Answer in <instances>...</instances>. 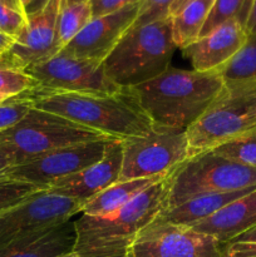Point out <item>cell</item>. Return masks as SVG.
<instances>
[{"label":"cell","instance_id":"cell-1","mask_svg":"<svg viewBox=\"0 0 256 257\" xmlns=\"http://www.w3.org/2000/svg\"><path fill=\"white\" fill-rule=\"evenodd\" d=\"M30 97L38 109L62 115L110 140L122 142L141 137L153 128L131 88L113 94L44 92L37 88Z\"/></svg>","mask_w":256,"mask_h":257},{"label":"cell","instance_id":"cell-2","mask_svg":"<svg viewBox=\"0 0 256 257\" xmlns=\"http://www.w3.org/2000/svg\"><path fill=\"white\" fill-rule=\"evenodd\" d=\"M223 87L225 82L218 72L168 68L155 79L131 89L153 124L186 131Z\"/></svg>","mask_w":256,"mask_h":257},{"label":"cell","instance_id":"cell-3","mask_svg":"<svg viewBox=\"0 0 256 257\" xmlns=\"http://www.w3.org/2000/svg\"><path fill=\"white\" fill-rule=\"evenodd\" d=\"M170 176L110 215L82 213L74 220L77 232L74 252L79 257H130L138 233L163 210Z\"/></svg>","mask_w":256,"mask_h":257},{"label":"cell","instance_id":"cell-4","mask_svg":"<svg viewBox=\"0 0 256 257\" xmlns=\"http://www.w3.org/2000/svg\"><path fill=\"white\" fill-rule=\"evenodd\" d=\"M171 17L131 28L103 62L105 73L120 88L155 79L170 68L175 50Z\"/></svg>","mask_w":256,"mask_h":257},{"label":"cell","instance_id":"cell-5","mask_svg":"<svg viewBox=\"0 0 256 257\" xmlns=\"http://www.w3.org/2000/svg\"><path fill=\"white\" fill-rule=\"evenodd\" d=\"M256 128V84H225L201 117L186 130L191 157Z\"/></svg>","mask_w":256,"mask_h":257},{"label":"cell","instance_id":"cell-6","mask_svg":"<svg viewBox=\"0 0 256 257\" xmlns=\"http://www.w3.org/2000/svg\"><path fill=\"white\" fill-rule=\"evenodd\" d=\"M102 140L110 138L62 115L33 107L17 124L0 132V148L14 158L15 165H20L53 150Z\"/></svg>","mask_w":256,"mask_h":257},{"label":"cell","instance_id":"cell-7","mask_svg":"<svg viewBox=\"0 0 256 257\" xmlns=\"http://www.w3.org/2000/svg\"><path fill=\"white\" fill-rule=\"evenodd\" d=\"M256 187V168L226 160L212 151L193 156L170 176L163 210L198 195Z\"/></svg>","mask_w":256,"mask_h":257},{"label":"cell","instance_id":"cell-8","mask_svg":"<svg viewBox=\"0 0 256 257\" xmlns=\"http://www.w3.org/2000/svg\"><path fill=\"white\" fill-rule=\"evenodd\" d=\"M119 181L166 176L191 158L186 131L153 124L146 136L120 142Z\"/></svg>","mask_w":256,"mask_h":257},{"label":"cell","instance_id":"cell-9","mask_svg":"<svg viewBox=\"0 0 256 257\" xmlns=\"http://www.w3.org/2000/svg\"><path fill=\"white\" fill-rule=\"evenodd\" d=\"M44 92L113 94L122 88L109 79L103 63L80 59L59 52L25 70Z\"/></svg>","mask_w":256,"mask_h":257},{"label":"cell","instance_id":"cell-10","mask_svg":"<svg viewBox=\"0 0 256 257\" xmlns=\"http://www.w3.org/2000/svg\"><path fill=\"white\" fill-rule=\"evenodd\" d=\"M130 257H225L223 245L195 231L156 218L136 237Z\"/></svg>","mask_w":256,"mask_h":257},{"label":"cell","instance_id":"cell-11","mask_svg":"<svg viewBox=\"0 0 256 257\" xmlns=\"http://www.w3.org/2000/svg\"><path fill=\"white\" fill-rule=\"evenodd\" d=\"M82 203L44 190L0 215V247L24 236L72 220Z\"/></svg>","mask_w":256,"mask_h":257},{"label":"cell","instance_id":"cell-12","mask_svg":"<svg viewBox=\"0 0 256 257\" xmlns=\"http://www.w3.org/2000/svg\"><path fill=\"white\" fill-rule=\"evenodd\" d=\"M59 12L60 0H44L39 9L28 12L24 28L14 38L10 49L0 58V68L25 72L32 65L58 54Z\"/></svg>","mask_w":256,"mask_h":257},{"label":"cell","instance_id":"cell-13","mask_svg":"<svg viewBox=\"0 0 256 257\" xmlns=\"http://www.w3.org/2000/svg\"><path fill=\"white\" fill-rule=\"evenodd\" d=\"M112 141H92L53 150L28 162L13 166L4 177L24 181L47 190L55 181L74 175L102 160Z\"/></svg>","mask_w":256,"mask_h":257},{"label":"cell","instance_id":"cell-14","mask_svg":"<svg viewBox=\"0 0 256 257\" xmlns=\"http://www.w3.org/2000/svg\"><path fill=\"white\" fill-rule=\"evenodd\" d=\"M141 2L112 14L93 18L84 29L60 52L80 59L103 63L138 15Z\"/></svg>","mask_w":256,"mask_h":257},{"label":"cell","instance_id":"cell-15","mask_svg":"<svg viewBox=\"0 0 256 257\" xmlns=\"http://www.w3.org/2000/svg\"><path fill=\"white\" fill-rule=\"evenodd\" d=\"M122 170V145L112 141L104 157L84 170L55 181L47 187L54 195L72 198L84 205L94 196L119 181Z\"/></svg>","mask_w":256,"mask_h":257},{"label":"cell","instance_id":"cell-16","mask_svg":"<svg viewBox=\"0 0 256 257\" xmlns=\"http://www.w3.org/2000/svg\"><path fill=\"white\" fill-rule=\"evenodd\" d=\"M247 38L242 23L232 19L183 48L182 53L190 59L193 70L203 73L218 72L237 54Z\"/></svg>","mask_w":256,"mask_h":257},{"label":"cell","instance_id":"cell-17","mask_svg":"<svg viewBox=\"0 0 256 257\" xmlns=\"http://www.w3.org/2000/svg\"><path fill=\"white\" fill-rule=\"evenodd\" d=\"M256 226V188L190 227L225 246Z\"/></svg>","mask_w":256,"mask_h":257},{"label":"cell","instance_id":"cell-18","mask_svg":"<svg viewBox=\"0 0 256 257\" xmlns=\"http://www.w3.org/2000/svg\"><path fill=\"white\" fill-rule=\"evenodd\" d=\"M74 220L24 236L0 247V257H59L74 251Z\"/></svg>","mask_w":256,"mask_h":257},{"label":"cell","instance_id":"cell-19","mask_svg":"<svg viewBox=\"0 0 256 257\" xmlns=\"http://www.w3.org/2000/svg\"><path fill=\"white\" fill-rule=\"evenodd\" d=\"M256 187L243 188V190L231 191V192H215L198 195L180 205L168 210H162L157 218L175 225L191 226L200 221L206 220L217 212L228 203L243 197Z\"/></svg>","mask_w":256,"mask_h":257},{"label":"cell","instance_id":"cell-20","mask_svg":"<svg viewBox=\"0 0 256 257\" xmlns=\"http://www.w3.org/2000/svg\"><path fill=\"white\" fill-rule=\"evenodd\" d=\"M171 175V173H170ZM166 176H153V177L146 178H135V180L118 181L114 185L109 186L98 193L92 200L87 201L82 206L83 215L88 216H107L115 212L123 206L127 205L130 201L137 197L140 193L147 190L148 187L153 186L155 183L160 182Z\"/></svg>","mask_w":256,"mask_h":257},{"label":"cell","instance_id":"cell-21","mask_svg":"<svg viewBox=\"0 0 256 257\" xmlns=\"http://www.w3.org/2000/svg\"><path fill=\"white\" fill-rule=\"evenodd\" d=\"M215 0H192L171 17L172 38L177 49H183L198 39Z\"/></svg>","mask_w":256,"mask_h":257},{"label":"cell","instance_id":"cell-22","mask_svg":"<svg viewBox=\"0 0 256 257\" xmlns=\"http://www.w3.org/2000/svg\"><path fill=\"white\" fill-rule=\"evenodd\" d=\"M218 73L225 84H256V34L247 38L245 45Z\"/></svg>","mask_w":256,"mask_h":257},{"label":"cell","instance_id":"cell-23","mask_svg":"<svg viewBox=\"0 0 256 257\" xmlns=\"http://www.w3.org/2000/svg\"><path fill=\"white\" fill-rule=\"evenodd\" d=\"M93 19L90 3H75V4L60 7L57 23L58 47L62 50L69 44Z\"/></svg>","mask_w":256,"mask_h":257},{"label":"cell","instance_id":"cell-24","mask_svg":"<svg viewBox=\"0 0 256 257\" xmlns=\"http://www.w3.org/2000/svg\"><path fill=\"white\" fill-rule=\"evenodd\" d=\"M250 5L251 0H215L198 38L205 37L221 24L232 19L240 20L245 27Z\"/></svg>","mask_w":256,"mask_h":257},{"label":"cell","instance_id":"cell-25","mask_svg":"<svg viewBox=\"0 0 256 257\" xmlns=\"http://www.w3.org/2000/svg\"><path fill=\"white\" fill-rule=\"evenodd\" d=\"M212 152L226 160L256 168V128L218 146Z\"/></svg>","mask_w":256,"mask_h":257},{"label":"cell","instance_id":"cell-26","mask_svg":"<svg viewBox=\"0 0 256 257\" xmlns=\"http://www.w3.org/2000/svg\"><path fill=\"white\" fill-rule=\"evenodd\" d=\"M44 190L45 188L24 181L0 177V215Z\"/></svg>","mask_w":256,"mask_h":257},{"label":"cell","instance_id":"cell-27","mask_svg":"<svg viewBox=\"0 0 256 257\" xmlns=\"http://www.w3.org/2000/svg\"><path fill=\"white\" fill-rule=\"evenodd\" d=\"M38 83L25 72L0 68V102L37 89Z\"/></svg>","mask_w":256,"mask_h":257},{"label":"cell","instance_id":"cell-28","mask_svg":"<svg viewBox=\"0 0 256 257\" xmlns=\"http://www.w3.org/2000/svg\"><path fill=\"white\" fill-rule=\"evenodd\" d=\"M33 107L30 92L0 102V132L17 124Z\"/></svg>","mask_w":256,"mask_h":257},{"label":"cell","instance_id":"cell-29","mask_svg":"<svg viewBox=\"0 0 256 257\" xmlns=\"http://www.w3.org/2000/svg\"><path fill=\"white\" fill-rule=\"evenodd\" d=\"M176 0H142L138 15L131 28L150 24L170 17V9ZM130 28V29H131Z\"/></svg>","mask_w":256,"mask_h":257},{"label":"cell","instance_id":"cell-30","mask_svg":"<svg viewBox=\"0 0 256 257\" xmlns=\"http://www.w3.org/2000/svg\"><path fill=\"white\" fill-rule=\"evenodd\" d=\"M225 257H256V226L223 246Z\"/></svg>","mask_w":256,"mask_h":257},{"label":"cell","instance_id":"cell-31","mask_svg":"<svg viewBox=\"0 0 256 257\" xmlns=\"http://www.w3.org/2000/svg\"><path fill=\"white\" fill-rule=\"evenodd\" d=\"M28 14L0 4V33L15 38L24 28Z\"/></svg>","mask_w":256,"mask_h":257},{"label":"cell","instance_id":"cell-32","mask_svg":"<svg viewBox=\"0 0 256 257\" xmlns=\"http://www.w3.org/2000/svg\"><path fill=\"white\" fill-rule=\"evenodd\" d=\"M140 2H142V0H89L93 18L112 14V13L118 12V10L123 9L128 5Z\"/></svg>","mask_w":256,"mask_h":257},{"label":"cell","instance_id":"cell-33","mask_svg":"<svg viewBox=\"0 0 256 257\" xmlns=\"http://www.w3.org/2000/svg\"><path fill=\"white\" fill-rule=\"evenodd\" d=\"M245 30L248 37L256 34V0H251L250 10L245 23Z\"/></svg>","mask_w":256,"mask_h":257},{"label":"cell","instance_id":"cell-34","mask_svg":"<svg viewBox=\"0 0 256 257\" xmlns=\"http://www.w3.org/2000/svg\"><path fill=\"white\" fill-rule=\"evenodd\" d=\"M15 166V160L3 148H0V177H4L7 171Z\"/></svg>","mask_w":256,"mask_h":257},{"label":"cell","instance_id":"cell-35","mask_svg":"<svg viewBox=\"0 0 256 257\" xmlns=\"http://www.w3.org/2000/svg\"><path fill=\"white\" fill-rule=\"evenodd\" d=\"M13 43H14V38L4 34V33H0V58L10 49Z\"/></svg>","mask_w":256,"mask_h":257},{"label":"cell","instance_id":"cell-36","mask_svg":"<svg viewBox=\"0 0 256 257\" xmlns=\"http://www.w3.org/2000/svg\"><path fill=\"white\" fill-rule=\"evenodd\" d=\"M191 2H192V0H176L170 9V17H173V15L177 14L178 12H181V10Z\"/></svg>","mask_w":256,"mask_h":257},{"label":"cell","instance_id":"cell-37","mask_svg":"<svg viewBox=\"0 0 256 257\" xmlns=\"http://www.w3.org/2000/svg\"><path fill=\"white\" fill-rule=\"evenodd\" d=\"M0 4H4L7 5V7L13 8V9H17V10H20V12L27 13L24 9H23L20 0H0Z\"/></svg>","mask_w":256,"mask_h":257},{"label":"cell","instance_id":"cell-38","mask_svg":"<svg viewBox=\"0 0 256 257\" xmlns=\"http://www.w3.org/2000/svg\"><path fill=\"white\" fill-rule=\"evenodd\" d=\"M35 2H37V0H20V3H22L23 9H24L25 12H27V14H28V12H29V8L32 7V5L34 4Z\"/></svg>","mask_w":256,"mask_h":257},{"label":"cell","instance_id":"cell-39","mask_svg":"<svg viewBox=\"0 0 256 257\" xmlns=\"http://www.w3.org/2000/svg\"><path fill=\"white\" fill-rule=\"evenodd\" d=\"M89 2V0H60V7H64V5L69 4H75V3H85Z\"/></svg>","mask_w":256,"mask_h":257},{"label":"cell","instance_id":"cell-40","mask_svg":"<svg viewBox=\"0 0 256 257\" xmlns=\"http://www.w3.org/2000/svg\"><path fill=\"white\" fill-rule=\"evenodd\" d=\"M59 257H79L77 255V253L74 252V251H73V252H70V253H67V255H63V256H59Z\"/></svg>","mask_w":256,"mask_h":257}]
</instances>
